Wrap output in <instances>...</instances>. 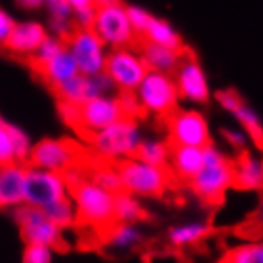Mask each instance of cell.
I'll return each mask as SVG.
<instances>
[{
  "mask_svg": "<svg viewBox=\"0 0 263 263\" xmlns=\"http://www.w3.org/2000/svg\"><path fill=\"white\" fill-rule=\"evenodd\" d=\"M65 191H69L74 202V225L88 227L96 233L99 244H103L107 231L115 221V195L103 187L84 178L80 172L69 170L61 174ZM72 225V227H74Z\"/></svg>",
  "mask_w": 263,
  "mask_h": 263,
  "instance_id": "6da1fadb",
  "label": "cell"
},
{
  "mask_svg": "<svg viewBox=\"0 0 263 263\" xmlns=\"http://www.w3.org/2000/svg\"><path fill=\"white\" fill-rule=\"evenodd\" d=\"M115 168L119 172L122 187L130 195L139 197H162L178 183L168 166H153L138 158H115Z\"/></svg>",
  "mask_w": 263,
  "mask_h": 263,
  "instance_id": "7a4b0ae2",
  "label": "cell"
},
{
  "mask_svg": "<svg viewBox=\"0 0 263 263\" xmlns=\"http://www.w3.org/2000/svg\"><path fill=\"white\" fill-rule=\"evenodd\" d=\"M193 193L206 206L217 208L233 185V158L225 157L214 145L204 147V162L198 174L189 181Z\"/></svg>",
  "mask_w": 263,
  "mask_h": 263,
  "instance_id": "3957f363",
  "label": "cell"
},
{
  "mask_svg": "<svg viewBox=\"0 0 263 263\" xmlns=\"http://www.w3.org/2000/svg\"><path fill=\"white\" fill-rule=\"evenodd\" d=\"M88 155H90V149L71 138H46L40 139L34 147H31L25 164L40 168V170L63 174V172L80 168L88 158Z\"/></svg>",
  "mask_w": 263,
  "mask_h": 263,
  "instance_id": "277c9868",
  "label": "cell"
},
{
  "mask_svg": "<svg viewBox=\"0 0 263 263\" xmlns=\"http://www.w3.org/2000/svg\"><path fill=\"white\" fill-rule=\"evenodd\" d=\"M134 93L138 98L143 115L166 119L172 111L178 109V88H176L174 77L168 72L147 71Z\"/></svg>",
  "mask_w": 263,
  "mask_h": 263,
  "instance_id": "5b68a950",
  "label": "cell"
},
{
  "mask_svg": "<svg viewBox=\"0 0 263 263\" xmlns=\"http://www.w3.org/2000/svg\"><path fill=\"white\" fill-rule=\"evenodd\" d=\"M141 128L138 119H124L117 120L115 124L107 126L103 130L92 134L86 139L93 151L107 158H124L132 157L136 147L141 141Z\"/></svg>",
  "mask_w": 263,
  "mask_h": 263,
  "instance_id": "8992f818",
  "label": "cell"
},
{
  "mask_svg": "<svg viewBox=\"0 0 263 263\" xmlns=\"http://www.w3.org/2000/svg\"><path fill=\"white\" fill-rule=\"evenodd\" d=\"M92 29L109 50L136 46V42L139 40L128 21L126 4L122 0L115 4H107V6H96Z\"/></svg>",
  "mask_w": 263,
  "mask_h": 263,
  "instance_id": "52a82bcc",
  "label": "cell"
},
{
  "mask_svg": "<svg viewBox=\"0 0 263 263\" xmlns=\"http://www.w3.org/2000/svg\"><path fill=\"white\" fill-rule=\"evenodd\" d=\"M65 48L77 63L80 74L92 77L103 72L109 48L101 42L92 27H74L65 39Z\"/></svg>",
  "mask_w": 263,
  "mask_h": 263,
  "instance_id": "ba28073f",
  "label": "cell"
},
{
  "mask_svg": "<svg viewBox=\"0 0 263 263\" xmlns=\"http://www.w3.org/2000/svg\"><path fill=\"white\" fill-rule=\"evenodd\" d=\"M147 71L149 69L139 53V48L136 46L109 50L105 69H103V72L107 74V79L111 80L117 92H134Z\"/></svg>",
  "mask_w": 263,
  "mask_h": 263,
  "instance_id": "9c48e42d",
  "label": "cell"
},
{
  "mask_svg": "<svg viewBox=\"0 0 263 263\" xmlns=\"http://www.w3.org/2000/svg\"><path fill=\"white\" fill-rule=\"evenodd\" d=\"M166 141L170 145L208 147L212 145L210 126L202 112L195 109H176L166 117Z\"/></svg>",
  "mask_w": 263,
  "mask_h": 263,
  "instance_id": "30bf717a",
  "label": "cell"
},
{
  "mask_svg": "<svg viewBox=\"0 0 263 263\" xmlns=\"http://www.w3.org/2000/svg\"><path fill=\"white\" fill-rule=\"evenodd\" d=\"M15 221L21 229V237L27 244H44L48 248L58 252H67L69 250V244H67L65 237L58 225H53L48 219L40 208L36 206H21L15 210Z\"/></svg>",
  "mask_w": 263,
  "mask_h": 263,
  "instance_id": "8fae6325",
  "label": "cell"
},
{
  "mask_svg": "<svg viewBox=\"0 0 263 263\" xmlns=\"http://www.w3.org/2000/svg\"><path fill=\"white\" fill-rule=\"evenodd\" d=\"M120 119H124V112L120 109L119 98L112 93L98 96V98L86 99L84 103L79 105L77 124L72 130L84 139H88L92 134L115 124Z\"/></svg>",
  "mask_w": 263,
  "mask_h": 263,
  "instance_id": "7c38bea8",
  "label": "cell"
},
{
  "mask_svg": "<svg viewBox=\"0 0 263 263\" xmlns=\"http://www.w3.org/2000/svg\"><path fill=\"white\" fill-rule=\"evenodd\" d=\"M176 88H178L179 99L191 101V103H208L212 92H210V82L206 77L204 67L200 61L191 55L189 52H183L179 65L176 71L172 72Z\"/></svg>",
  "mask_w": 263,
  "mask_h": 263,
  "instance_id": "4fadbf2b",
  "label": "cell"
},
{
  "mask_svg": "<svg viewBox=\"0 0 263 263\" xmlns=\"http://www.w3.org/2000/svg\"><path fill=\"white\" fill-rule=\"evenodd\" d=\"M65 195V183L58 172L40 170V168H27L25 178V202L36 208H44L55 202Z\"/></svg>",
  "mask_w": 263,
  "mask_h": 263,
  "instance_id": "5bb4252c",
  "label": "cell"
},
{
  "mask_svg": "<svg viewBox=\"0 0 263 263\" xmlns=\"http://www.w3.org/2000/svg\"><path fill=\"white\" fill-rule=\"evenodd\" d=\"M48 29L46 23H40L34 20L27 21H15L12 33L8 36V40L4 42V48L13 55L20 58H31L34 53V50L40 46V42L46 39Z\"/></svg>",
  "mask_w": 263,
  "mask_h": 263,
  "instance_id": "9a60e30c",
  "label": "cell"
},
{
  "mask_svg": "<svg viewBox=\"0 0 263 263\" xmlns=\"http://www.w3.org/2000/svg\"><path fill=\"white\" fill-rule=\"evenodd\" d=\"M204 162V149L202 147H189V145H170V158L168 168L176 183H189Z\"/></svg>",
  "mask_w": 263,
  "mask_h": 263,
  "instance_id": "2e32d148",
  "label": "cell"
},
{
  "mask_svg": "<svg viewBox=\"0 0 263 263\" xmlns=\"http://www.w3.org/2000/svg\"><path fill=\"white\" fill-rule=\"evenodd\" d=\"M27 168L25 162L0 164V208L25 200Z\"/></svg>",
  "mask_w": 263,
  "mask_h": 263,
  "instance_id": "e0dca14e",
  "label": "cell"
},
{
  "mask_svg": "<svg viewBox=\"0 0 263 263\" xmlns=\"http://www.w3.org/2000/svg\"><path fill=\"white\" fill-rule=\"evenodd\" d=\"M263 172L261 162L254 158L250 153L242 149L233 160V185L238 191H254L261 187Z\"/></svg>",
  "mask_w": 263,
  "mask_h": 263,
  "instance_id": "ac0fdd59",
  "label": "cell"
},
{
  "mask_svg": "<svg viewBox=\"0 0 263 263\" xmlns=\"http://www.w3.org/2000/svg\"><path fill=\"white\" fill-rule=\"evenodd\" d=\"M36 71H39L42 80H44L52 90H55L58 86H61L69 79H72L74 74H79L77 63H74V60L71 58V53L67 52V48H63L60 53H55L53 58H50V60L44 61L42 65L36 67Z\"/></svg>",
  "mask_w": 263,
  "mask_h": 263,
  "instance_id": "d6986e66",
  "label": "cell"
},
{
  "mask_svg": "<svg viewBox=\"0 0 263 263\" xmlns=\"http://www.w3.org/2000/svg\"><path fill=\"white\" fill-rule=\"evenodd\" d=\"M183 52L172 50V48L166 46H158V44H151V42H145V40H141V46H139V53H141V58H143L149 71L168 72V74L176 71Z\"/></svg>",
  "mask_w": 263,
  "mask_h": 263,
  "instance_id": "ffe728a7",
  "label": "cell"
},
{
  "mask_svg": "<svg viewBox=\"0 0 263 263\" xmlns=\"http://www.w3.org/2000/svg\"><path fill=\"white\" fill-rule=\"evenodd\" d=\"M139 40L183 52V39H181V34L178 33V29L172 25L170 21L162 20V17H155L153 15Z\"/></svg>",
  "mask_w": 263,
  "mask_h": 263,
  "instance_id": "44dd1931",
  "label": "cell"
},
{
  "mask_svg": "<svg viewBox=\"0 0 263 263\" xmlns=\"http://www.w3.org/2000/svg\"><path fill=\"white\" fill-rule=\"evenodd\" d=\"M132 158L153 166H168L170 143L166 139H141L136 151L132 153Z\"/></svg>",
  "mask_w": 263,
  "mask_h": 263,
  "instance_id": "7402d4cb",
  "label": "cell"
},
{
  "mask_svg": "<svg viewBox=\"0 0 263 263\" xmlns=\"http://www.w3.org/2000/svg\"><path fill=\"white\" fill-rule=\"evenodd\" d=\"M149 219V214L141 208V204L130 193L115 195V221L119 223H138Z\"/></svg>",
  "mask_w": 263,
  "mask_h": 263,
  "instance_id": "603a6c76",
  "label": "cell"
},
{
  "mask_svg": "<svg viewBox=\"0 0 263 263\" xmlns=\"http://www.w3.org/2000/svg\"><path fill=\"white\" fill-rule=\"evenodd\" d=\"M212 225L210 223H193V225H185V227H176V229L170 231V242L174 246H193V244L200 242L212 233Z\"/></svg>",
  "mask_w": 263,
  "mask_h": 263,
  "instance_id": "cb8c5ba5",
  "label": "cell"
},
{
  "mask_svg": "<svg viewBox=\"0 0 263 263\" xmlns=\"http://www.w3.org/2000/svg\"><path fill=\"white\" fill-rule=\"evenodd\" d=\"M40 210H42V214H44L53 225H58L61 231L74 225V208H72L69 197L60 198V200L48 204V206L40 208Z\"/></svg>",
  "mask_w": 263,
  "mask_h": 263,
  "instance_id": "d4e9b609",
  "label": "cell"
},
{
  "mask_svg": "<svg viewBox=\"0 0 263 263\" xmlns=\"http://www.w3.org/2000/svg\"><path fill=\"white\" fill-rule=\"evenodd\" d=\"M217 263H263V246L259 242L235 246L225 252Z\"/></svg>",
  "mask_w": 263,
  "mask_h": 263,
  "instance_id": "484cf974",
  "label": "cell"
},
{
  "mask_svg": "<svg viewBox=\"0 0 263 263\" xmlns=\"http://www.w3.org/2000/svg\"><path fill=\"white\" fill-rule=\"evenodd\" d=\"M237 120L242 124V128L246 130V134L250 136L254 141H256L257 149H261V136H263V128H261V120H259V115H257L254 109H252L248 103H242L237 111L233 112Z\"/></svg>",
  "mask_w": 263,
  "mask_h": 263,
  "instance_id": "4316f807",
  "label": "cell"
},
{
  "mask_svg": "<svg viewBox=\"0 0 263 263\" xmlns=\"http://www.w3.org/2000/svg\"><path fill=\"white\" fill-rule=\"evenodd\" d=\"M65 48V40L60 39V36H55V34H46V39L40 42V46L34 50V53L31 55V60H33V65L39 67L42 65L44 61H48L50 58H53L55 53H60L61 50Z\"/></svg>",
  "mask_w": 263,
  "mask_h": 263,
  "instance_id": "83f0119b",
  "label": "cell"
},
{
  "mask_svg": "<svg viewBox=\"0 0 263 263\" xmlns=\"http://www.w3.org/2000/svg\"><path fill=\"white\" fill-rule=\"evenodd\" d=\"M8 134H10V139H12L15 162H27V157H29V151H31V143H29L27 134L13 124H8Z\"/></svg>",
  "mask_w": 263,
  "mask_h": 263,
  "instance_id": "f1b7e54d",
  "label": "cell"
},
{
  "mask_svg": "<svg viewBox=\"0 0 263 263\" xmlns=\"http://www.w3.org/2000/svg\"><path fill=\"white\" fill-rule=\"evenodd\" d=\"M126 13H128V21H130L132 29L136 31L138 39H141L143 31L147 29L149 21H151L153 13L143 6H138V4H126Z\"/></svg>",
  "mask_w": 263,
  "mask_h": 263,
  "instance_id": "f546056e",
  "label": "cell"
},
{
  "mask_svg": "<svg viewBox=\"0 0 263 263\" xmlns=\"http://www.w3.org/2000/svg\"><path fill=\"white\" fill-rule=\"evenodd\" d=\"M23 263H52V252L44 244H27L23 252Z\"/></svg>",
  "mask_w": 263,
  "mask_h": 263,
  "instance_id": "4dcf8cb0",
  "label": "cell"
},
{
  "mask_svg": "<svg viewBox=\"0 0 263 263\" xmlns=\"http://www.w3.org/2000/svg\"><path fill=\"white\" fill-rule=\"evenodd\" d=\"M74 20L72 17H53V15H48V23H46V29L50 34H55V36H60V39L65 40L71 31L74 29Z\"/></svg>",
  "mask_w": 263,
  "mask_h": 263,
  "instance_id": "1f68e13d",
  "label": "cell"
},
{
  "mask_svg": "<svg viewBox=\"0 0 263 263\" xmlns=\"http://www.w3.org/2000/svg\"><path fill=\"white\" fill-rule=\"evenodd\" d=\"M117 98H119L120 109L124 112V117H128V119H138V120H139V117H143L141 107H139V101L134 92H119Z\"/></svg>",
  "mask_w": 263,
  "mask_h": 263,
  "instance_id": "d6a6232c",
  "label": "cell"
},
{
  "mask_svg": "<svg viewBox=\"0 0 263 263\" xmlns=\"http://www.w3.org/2000/svg\"><path fill=\"white\" fill-rule=\"evenodd\" d=\"M216 99H217V103L229 112H235L238 107L244 103V99L240 98V93H238L237 90H231V88L229 90H219V92L216 93Z\"/></svg>",
  "mask_w": 263,
  "mask_h": 263,
  "instance_id": "836d02e7",
  "label": "cell"
},
{
  "mask_svg": "<svg viewBox=\"0 0 263 263\" xmlns=\"http://www.w3.org/2000/svg\"><path fill=\"white\" fill-rule=\"evenodd\" d=\"M13 25H15V20L12 17V13L6 12L4 8H0V46H4V42L12 33Z\"/></svg>",
  "mask_w": 263,
  "mask_h": 263,
  "instance_id": "e575fe53",
  "label": "cell"
},
{
  "mask_svg": "<svg viewBox=\"0 0 263 263\" xmlns=\"http://www.w3.org/2000/svg\"><path fill=\"white\" fill-rule=\"evenodd\" d=\"M93 15H96V6L72 10V20L77 27H92Z\"/></svg>",
  "mask_w": 263,
  "mask_h": 263,
  "instance_id": "d590c367",
  "label": "cell"
},
{
  "mask_svg": "<svg viewBox=\"0 0 263 263\" xmlns=\"http://www.w3.org/2000/svg\"><path fill=\"white\" fill-rule=\"evenodd\" d=\"M223 138L227 139V143H229L231 147H233V149H237V151H242V149H244L246 138H244L242 132L231 130V128H225V130H223Z\"/></svg>",
  "mask_w": 263,
  "mask_h": 263,
  "instance_id": "8d00e7d4",
  "label": "cell"
},
{
  "mask_svg": "<svg viewBox=\"0 0 263 263\" xmlns=\"http://www.w3.org/2000/svg\"><path fill=\"white\" fill-rule=\"evenodd\" d=\"M65 2L72 8V10H80V8L96 6V0H65Z\"/></svg>",
  "mask_w": 263,
  "mask_h": 263,
  "instance_id": "74e56055",
  "label": "cell"
},
{
  "mask_svg": "<svg viewBox=\"0 0 263 263\" xmlns=\"http://www.w3.org/2000/svg\"><path fill=\"white\" fill-rule=\"evenodd\" d=\"M15 2H17V6L25 8V10H39V8H42L40 0H15Z\"/></svg>",
  "mask_w": 263,
  "mask_h": 263,
  "instance_id": "f35d334b",
  "label": "cell"
},
{
  "mask_svg": "<svg viewBox=\"0 0 263 263\" xmlns=\"http://www.w3.org/2000/svg\"><path fill=\"white\" fill-rule=\"evenodd\" d=\"M115 2H120V0H96V6H107V4H115Z\"/></svg>",
  "mask_w": 263,
  "mask_h": 263,
  "instance_id": "ab89813d",
  "label": "cell"
},
{
  "mask_svg": "<svg viewBox=\"0 0 263 263\" xmlns=\"http://www.w3.org/2000/svg\"><path fill=\"white\" fill-rule=\"evenodd\" d=\"M40 2H42V6H46L48 2H52V0H40Z\"/></svg>",
  "mask_w": 263,
  "mask_h": 263,
  "instance_id": "60d3db41",
  "label": "cell"
},
{
  "mask_svg": "<svg viewBox=\"0 0 263 263\" xmlns=\"http://www.w3.org/2000/svg\"><path fill=\"white\" fill-rule=\"evenodd\" d=\"M2 126H4V120H2V117H0V128H2Z\"/></svg>",
  "mask_w": 263,
  "mask_h": 263,
  "instance_id": "b9f144b4",
  "label": "cell"
}]
</instances>
